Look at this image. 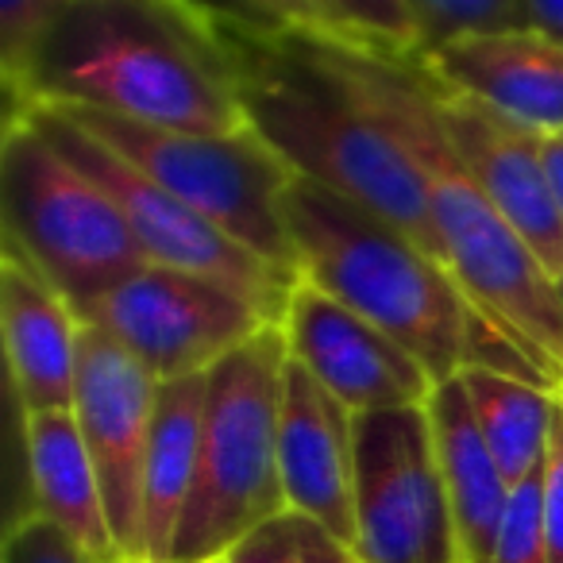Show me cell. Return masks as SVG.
Wrapping results in <instances>:
<instances>
[{
  "instance_id": "obj_5",
  "label": "cell",
  "mask_w": 563,
  "mask_h": 563,
  "mask_svg": "<svg viewBox=\"0 0 563 563\" xmlns=\"http://www.w3.org/2000/svg\"><path fill=\"white\" fill-rule=\"evenodd\" d=\"M286 363V340L271 324L209 371L197 478L166 563H220L251 529L286 509L278 471Z\"/></svg>"
},
{
  "instance_id": "obj_15",
  "label": "cell",
  "mask_w": 563,
  "mask_h": 563,
  "mask_svg": "<svg viewBox=\"0 0 563 563\" xmlns=\"http://www.w3.org/2000/svg\"><path fill=\"white\" fill-rule=\"evenodd\" d=\"M437 86L486 104L537 135H563V43L537 27L475 32L421 58Z\"/></svg>"
},
{
  "instance_id": "obj_21",
  "label": "cell",
  "mask_w": 563,
  "mask_h": 563,
  "mask_svg": "<svg viewBox=\"0 0 563 563\" xmlns=\"http://www.w3.org/2000/svg\"><path fill=\"white\" fill-rule=\"evenodd\" d=\"M220 563H360L352 544L332 537L321 521L282 509L271 521L251 529Z\"/></svg>"
},
{
  "instance_id": "obj_27",
  "label": "cell",
  "mask_w": 563,
  "mask_h": 563,
  "mask_svg": "<svg viewBox=\"0 0 563 563\" xmlns=\"http://www.w3.org/2000/svg\"><path fill=\"white\" fill-rule=\"evenodd\" d=\"M0 563H117V560H104L93 548L81 544L78 537H70L63 525L27 509L4 532Z\"/></svg>"
},
{
  "instance_id": "obj_16",
  "label": "cell",
  "mask_w": 563,
  "mask_h": 563,
  "mask_svg": "<svg viewBox=\"0 0 563 563\" xmlns=\"http://www.w3.org/2000/svg\"><path fill=\"white\" fill-rule=\"evenodd\" d=\"M86 321L78 309L35 274L24 258L4 251L0 266V336L16 401L24 413L74 406L78 344Z\"/></svg>"
},
{
  "instance_id": "obj_14",
  "label": "cell",
  "mask_w": 563,
  "mask_h": 563,
  "mask_svg": "<svg viewBox=\"0 0 563 563\" xmlns=\"http://www.w3.org/2000/svg\"><path fill=\"white\" fill-rule=\"evenodd\" d=\"M278 471L286 509L355 544V413L294 360L282 375Z\"/></svg>"
},
{
  "instance_id": "obj_29",
  "label": "cell",
  "mask_w": 563,
  "mask_h": 563,
  "mask_svg": "<svg viewBox=\"0 0 563 563\" xmlns=\"http://www.w3.org/2000/svg\"><path fill=\"white\" fill-rule=\"evenodd\" d=\"M525 9H529V27L563 43V0H525Z\"/></svg>"
},
{
  "instance_id": "obj_26",
  "label": "cell",
  "mask_w": 563,
  "mask_h": 563,
  "mask_svg": "<svg viewBox=\"0 0 563 563\" xmlns=\"http://www.w3.org/2000/svg\"><path fill=\"white\" fill-rule=\"evenodd\" d=\"M74 0H0V66L4 86H16L43 35L63 20Z\"/></svg>"
},
{
  "instance_id": "obj_12",
  "label": "cell",
  "mask_w": 563,
  "mask_h": 563,
  "mask_svg": "<svg viewBox=\"0 0 563 563\" xmlns=\"http://www.w3.org/2000/svg\"><path fill=\"white\" fill-rule=\"evenodd\" d=\"M278 329L290 360L352 413L424 406L437 390L432 371L406 344L306 278L294 286Z\"/></svg>"
},
{
  "instance_id": "obj_31",
  "label": "cell",
  "mask_w": 563,
  "mask_h": 563,
  "mask_svg": "<svg viewBox=\"0 0 563 563\" xmlns=\"http://www.w3.org/2000/svg\"><path fill=\"white\" fill-rule=\"evenodd\" d=\"M555 282H560V290H563V271H560V274H555Z\"/></svg>"
},
{
  "instance_id": "obj_13",
  "label": "cell",
  "mask_w": 563,
  "mask_h": 563,
  "mask_svg": "<svg viewBox=\"0 0 563 563\" xmlns=\"http://www.w3.org/2000/svg\"><path fill=\"white\" fill-rule=\"evenodd\" d=\"M437 120L478 194L501 212L509 228L532 247V255L552 274L563 271V212L555 205L552 181L540 155V135L486 104L437 86Z\"/></svg>"
},
{
  "instance_id": "obj_22",
  "label": "cell",
  "mask_w": 563,
  "mask_h": 563,
  "mask_svg": "<svg viewBox=\"0 0 563 563\" xmlns=\"http://www.w3.org/2000/svg\"><path fill=\"white\" fill-rule=\"evenodd\" d=\"M217 32L286 40V35H336L313 0H181Z\"/></svg>"
},
{
  "instance_id": "obj_19",
  "label": "cell",
  "mask_w": 563,
  "mask_h": 563,
  "mask_svg": "<svg viewBox=\"0 0 563 563\" xmlns=\"http://www.w3.org/2000/svg\"><path fill=\"white\" fill-rule=\"evenodd\" d=\"M205 383H209V371L158 386L155 429H151L147 471H143V563L170 560L174 532L197 478Z\"/></svg>"
},
{
  "instance_id": "obj_8",
  "label": "cell",
  "mask_w": 563,
  "mask_h": 563,
  "mask_svg": "<svg viewBox=\"0 0 563 563\" xmlns=\"http://www.w3.org/2000/svg\"><path fill=\"white\" fill-rule=\"evenodd\" d=\"M16 112H27L32 124L86 178H93L117 201V209L124 212L128 228H132L135 243H140L151 263L220 282V286L235 290L240 298H247L274 324L282 321L286 301H290L294 286L301 282L298 274L278 271L266 258H258L255 251L235 243L228 232L209 224L201 212L189 209L181 197H174L170 189H163L143 170H135L132 163H124L117 151L104 147L97 135H89L63 109H55V104H24Z\"/></svg>"
},
{
  "instance_id": "obj_11",
  "label": "cell",
  "mask_w": 563,
  "mask_h": 563,
  "mask_svg": "<svg viewBox=\"0 0 563 563\" xmlns=\"http://www.w3.org/2000/svg\"><path fill=\"white\" fill-rule=\"evenodd\" d=\"M158 378L97 324L81 329L74 406L104 490L124 563H143V471L158 409Z\"/></svg>"
},
{
  "instance_id": "obj_25",
  "label": "cell",
  "mask_w": 563,
  "mask_h": 563,
  "mask_svg": "<svg viewBox=\"0 0 563 563\" xmlns=\"http://www.w3.org/2000/svg\"><path fill=\"white\" fill-rule=\"evenodd\" d=\"M490 563H548L544 540V467L509 486L506 514L498 525Z\"/></svg>"
},
{
  "instance_id": "obj_18",
  "label": "cell",
  "mask_w": 563,
  "mask_h": 563,
  "mask_svg": "<svg viewBox=\"0 0 563 563\" xmlns=\"http://www.w3.org/2000/svg\"><path fill=\"white\" fill-rule=\"evenodd\" d=\"M24 460L35 514L63 525L70 537H78L104 560L124 563L117 540H112L101 478H97L93 455L78 429V417L70 409L24 413Z\"/></svg>"
},
{
  "instance_id": "obj_6",
  "label": "cell",
  "mask_w": 563,
  "mask_h": 563,
  "mask_svg": "<svg viewBox=\"0 0 563 563\" xmlns=\"http://www.w3.org/2000/svg\"><path fill=\"white\" fill-rule=\"evenodd\" d=\"M0 224L4 251L43 274L78 317L151 263L117 201L27 112H12L0 143Z\"/></svg>"
},
{
  "instance_id": "obj_2",
  "label": "cell",
  "mask_w": 563,
  "mask_h": 563,
  "mask_svg": "<svg viewBox=\"0 0 563 563\" xmlns=\"http://www.w3.org/2000/svg\"><path fill=\"white\" fill-rule=\"evenodd\" d=\"M9 97L12 112L63 104L170 132L247 128L224 35L181 0H74Z\"/></svg>"
},
{
  "instance_id": "obj_17",
  "label": "cell",
  "mask_w": 563,
  "mask_h": 563,
  "mask_svg": "<svg viewBox=\"0 0 563 563\" xmlns=\"http://www.w3.org/2000/svg\"><path fill=\"white\" fill-rule=\"evenodd\" d=\"M437 455L444 471L448 501H452L455 532H460L463 563H490L498 525L509 501V483L475 421V409L460 375L440 378L429 398Z\"/></svg>"
},
{
  "instance_id": "obj_1",
  "label": "cell",
  "mask_w": 563,
  "mask_h": 563,
  "mask_svg": "<svg viewBox=\"0 0 563 563\" xmlns=\"http://www.w3.org/2000/svg\"><path fill=\"white\" fill-rule=\"evenodd\" d=\"M329 70L363 101V109L417 158L429 181L440 255L471 306L506 332L563 398V290L532 247L478 194L455 163L437 120L432 78L421 58L386 55L344 35L306 32Z\"/></svg>"
},
{
  "instance_id": "obj_7",
  "label": "cell",
  "mask_w": 563,
  "mask_h": 563,
  "mask_svg": "<svg viewBox=\"0 0 563 563\" xmlns=\"http://www.w3.org/2000/svg\"><path fill=\"white\" fill-rule=\"evenodd\" d=\"M63 112L78 120L89 135H97L104 147L117 151L124 163L181 197L189 209L201 212L235 243L301 278L298 251L282 212L286 189L298 174L282 163L278 151L266 147V140L251 124L240 132H170V128L135 124L109 112Z\"/></svg>"
},
{
  "instance_id": "obj_9",
  "label": "cell",
  "mask_w": 563,
  "mask_h": 563,
  "mask_svg": "<svg viewBox=\"0 0 563 563\" xmlns=\"http://www.w3.org/2000/svg\"><path fill=\"white\" fill-rule=\"evenodd\" d=\"M355 560L463 563L429 401L355 413Z\"/></svg>"
},
{
  "instance_id": "obj_28",
  "label": "cell",
  "mask_w": 563,
  "mask_h": 563,
  "mask_svg": "<svg viewBox=\"0 0 563 563\" xmlns=\"http://www.w3.org/2000/svg\"><path fill=\"white\" fill-rule=\"evenodd\" d=\"M544 540L548 563H563V398L555 406L552 440L544 455Z\"/></svg>"
},
{
  "instance_id": "obj_20",
  "label": "cell",
  "mask_w": 563,
  "mask_h": 563,
  "mask_svg": "<svg viewBox=\"0 0 563 563\" xmlns=\"http://www.w3.org/2000/svg\"><path fill=\"white\" fill-rule=\"evenodd\" d=\"M460 383L475 409V421L498 460L509 486L525 483L544 467L548 440L560 394L532 378H517L490 367H463Z\"/></svg>"
},
{
  "instance_id": "obj_30",
  "label": "cell",
  "mask_w": 563,
  "mask_h": 563,
  "mask_svg": "<svg viewBox=\"0 0 563 563\" xmlns=\"http://www.w3.org/2000/svg\"><path fill=\"white\" fill-rule=\"evenodd\" d=\"M540 155H544V170L552 181L555 205L563 212V135H540Z\"/></svg>"
},
{
  "instance_id": "obj_24",
  "label": "cell",
  "mask_w": 563,
  "mask_h": 563,
  "mask_svg": "<svg viewBox=\"0 0 563 563\" xmlns=\"http://www.w3.org/2000/svg\"><path fill=\"white\" fill-rule=\"evenodd\" d=\"M409 9L421 27V58L460 35L529 27L525 0H409Z\"/></svg>"
},
{
  "instance_id": "obj_23",
  "label": "cell",
  "mask_w": 563,
  "mask_h": 563,
  "mask_svg": "<svg viewBox=\"0 0 563 563\" xmlns=\"http://www.w3.org/2000/svg\"><path fill=\"white\" fill-rule=\"evenodd\" d=\"M332 32L386 55L421 58V27L409 0H313Z\"/></svg>"
},
{
  "instance_id": "obj_3",
  "label": "cell",
  "mask_w": 563,
  "mask_h": 563,
  "mask_svg": "<svg viewBox=\"0 0 563 563\" xmlns=\"http://www.w3.org/2000/svg\"><path fill=\"white\" fill-rule=\"evenodd\" d=\"M220 35L240 81L243 117L266 147L278 151L298 178L378 212L440 255L429 181L417 158L329 70L309 35Z\"/></svg>"
},
{
  "instance_id": "obj_4",
  "label": "cell",
  "mask_w": 563,
  "mask_h": 563,
  "mask_svg": "<svg viewBox=\"0 0 563 563\" xmlns=\"http://www.w3.org/2000/svg\"><path fill=\"white\" fill-rule=\"evenodd\" d=\"M282 212L301 278L390 332L437 383L467 367L478 309L437 251L309 178L290 181Z\"/></svg>"
},
{
  "instance_id": "obj_10",
  "label": "cell",
  "mask_w": 563,
  "mask_h": 563,
  "mask_svg": "<svg viewBox=\"0 0 563 563\" xmlns=\"http://www.w3.org/2000/svg\"><path fill=\"white\" fill-rule=\"evenodd\" d=\"M81 321L109 332L158 383L205 375L274 324L220 282L158 263H147L93 301Z\"/></svg>"
}]
</instances>
